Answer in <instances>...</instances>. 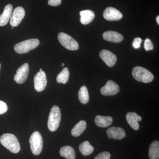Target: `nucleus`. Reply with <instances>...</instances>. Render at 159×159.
Wrapping results in <instances>:
<instances>
[{"instance_id":"1","label":"nucleus","mask_w":159,"mask_h":159,"mask_svg":"<svg viewBox=\"0 0 159 159\" xmlns=\"http://www.w3.org/2000/svg\"><path fill=\"white\" fill-rule=\"evenodd\" d=\"M0 143L13 153H17L20 150L19 142L16 137L11 134H5L0 137Z\"/></svg>"},{"instance_id":"2","label":"nucleus","mask_w":159,"mask_h":159,"mask_svg":"<svg viewBox=\"0 0 159 159\" xmlns=\"http://www.w3.org/2000/svg\"><path fill=\"white\" fill-rule=\"evenodd\" d=\"M61 119V113L59 107L54 105L51 109L49 114L48 125L49 130L55 131L59 127Z\"/></svg>"},{"instance_id":"3","label":"nucleus","mask_w":159,"mask_h":159,"mask_svg":"<svg viewBox=\"0 0 159 159\" xmlns=\"http://www.w3.org/2000/svg\"><path fill=\"white\" fill-rule=\"evenodd\" d=\"M133 77L136 80L143 83L152 82L154 79V76L151 72L141 66H136L133 69Z\"/></svg>"},{"instance_id":"4","label":"nucleus","mask_w":159,"mask_h":159,"mask_svg":"<svg viewBox=\"0 0 159 159\" xmlns=\"http://www.w3.org/2000/svg\"><path fill=\"white\" fill-rule=\"evenodd\" d=\"M39 44V40L37 39L26 40L15 45L14 50L18 54H25L37 48Z\"/></svg>"},{"instance_id":"5","label":"nucleus","mask_w":159,"mask_h":159,"mask_svg":"<svg viewBox=\"0 0 159 159\" xmlns=\"http://www.w3.org/2000/svg\"><path fill=\"white\" fill-rule=\"evenodd\" d=\"M29 142L32 153L36 156L40 154L43 149V140L39 132H34L31 134L29 139Z\"/></svg>"},{"instance_id":"6","label":"nucleus","mask_w":159,"mask_h":159,"mask_svg":"<svg viewBox=\"0 0 159 159\" xmlns=\"http://www.w3.org/2000/svg\"><path fill=\"white\" fill-rule=\"evenodd\" d=\"M58 39L61 45L70 51H76L79 48L78 43L69 34L60 32L58 34Z\"/></svg>"},{"instance_id":"7","label":"nucleus","mask_w":159,"mask_h":159,"mask_svg":"<svg viewBox=\"0 0 159 159\" xmlns=\"http://www.w3.org/2000/svg\"><path fill=\"white\" fill-rule=\"evenodd\" d=\"M34 80V89L37 92H42L45 89L48 81L46 74L43 71H39L35 74Z\"/></svg>"},{"instance_id":"8","label":"nucleus","mask_w":159,"mask_h":159,"mask_svg":"<svg viewBox=\"0 0 159 159\" xmlns=\"http://www.w3.org/2000/svg\"><path fill=\"white\" fill-rule=\"evenodd\" d=\"M29 67L27 63L24 64L19 68L16 74L14 76V80L19 84H21L26 81L29 76Z\"/></svg>"},{"instance_id":"9","label":"nucleus","mask_w":159,"mask_h":159,"mask_svg":"<svg viewBox=\"0 0 159 159\" xmlns=\"http://www.w3.org/2000/svg\"><path fill=\"white\" fill-rule=\"evenodd\" d=\"M119 92L118 84L113 80H108L106 85L100 89V93L103 96H114Z\"/></svg>"},{"instance_id":"10","label":"nucleus","mask_w":159,"mask_h":159,"mask_svg":"<svg viewBox=\"0 0 159 159\" xmlns=\"http://www.w3.org/2000/svg\"><path fill=\"white\" fill-rule=\"evenodd\" d=\"M25 10L22 7H17L16 8L11 14L10 18V25L12 27H17L20 25L23 18L25 17Z\"/></svg>"},{"instance_id":"11","label":"nucleus","mask_w":159,"mask_h":159,"mask_svg":"<svg viewBox=\"0 0 159 159\" xmlns=\"http://www.w3.org/2000/svg\"><path fill=\"white\" fill-rule=\"evenodd\" d=\"M103 16L105 19L109 21L119 20L122 17V13L118 9L113 7H108L106 9Z\"/></svg>"},{"instance_id":"12","label":"nucleus","mask_w":159,"mask_h":159,"mask_svg":"<svg viewBox=\"0 0 159 159\" xmlns=\"http://www.w3.org/2000/svg\"><path fill=\"white\" fill-rule=\"evenodd\" d=\"M99 56L107 65L109 67H112L116 62V56L110 51L103 50L99 53Z\"/></svg>"},{"instance_id":"13","label":"nucleus","mask_w":159,"mask_h":159,"mask_svg":"<svg viewBox=\"0 0 159 159\" xmlns=\"http://www.w3.org/2000/svg\"><path fill=\"white\" fill-rule=\"evenodd\" d=\"M107 136L110 139L121 140L125 137V132L124 129L119 127H112L107 131Z\"/></svg>"},{"instance_id":"14","label":"nucleus","mask_w":159,"mask_h":159,"mask_svg":"<svg viewBox=\"0 0 159 159\" xmlns=\"http://www.w3.org/2000/svg\"><path fill=\"white\" fill-rule=\"evenodd\" d=\"M126 120L131 127L134 130L139 129V125L138 122L142 120V117L135 112H129L126 115Z\"/></svg>"},{"instance_id":"15","label":"nucleus","mask_w":159,"mask_h":159,"mask_svg":"<svg viewBox=\"0 0 159 159\" xmlns=\"http://www.w3.org/2000/svg\"><path fill=\"white\" fill-rule=\"evenodd\" d=\"M103 39L111 42L119 43L123 39V36L116 31H106L102 35Z\"/></svg>"},{"instance_id":"16","label":"nucleus","mask_w":159,"mask_h":159,"mask_svg":"<svg viewBox=\"0 0 159 159\" xmlns=\"http://www.w3.org/2000/svg\"><path fill=\"white\" fill-rule=\"evenodd\" d=\"M12 6L11 4H8L6 6L2 14L0 15V26L6 25L12 14Z\"/></svg>"},{"instance_id":"17","label":"nucleus","mask_w":159,"mask_h":159,"mask_svg":"<svg viewBox=\"0 0 159 159\" xmlns=\"http://www.w3.org/2000/svg\"><path fill=\"white\" fill-rule=\"evenodd\" d=\"M80 21L84 25H88L93 20L95 13L91 10H83L80 12Z\"/></svg>"},{"instance_id":"18","label":"nucleus","mask_w":159,"mask_h":159,"mask_svg":"<svg viewBox=\"0 0 159 159\" xmlns=\"http://www.w3.org/2000/svg\"><path fill=\"white\" fill-rule=\"evenodd\" d=\"M95 122L97 126L104 128L111 125L113 122V119L111 116H97L95 117Z\"/></svg>"},{"instance_id":"19","label":"nucleus","mask_w":159,"mask_h":159,"mask_svg":"<svg viewBox=\"0 0 159 159\" xmlns=\"http://www.w3.org/2000/svg\"><path fill=\"white\" fill-rule=\"evenodd\" d=\"M60 154L66 159H75L76 158L75 150L71 146L68 145H66L61 148Z\"/></svg>"},{"instance_id":"20","label":"nucleus","mask_w":159,"mask_h":159,"mask_svg":"<svg viewBox=\"0 0 159 159\" xmlns=\"http://www.w3.org/2000/svg\"><path fill=\"white\" fill-rule=\"evenodd\" d=\"M86 126V122L84 120H81L72 129L71 134L74 137L80 136L85 130Z\"/></svg>"},{"instance_id":"21","label":"nucleus","mask_w":159,"mask_h":159,"mask_svg":"<svg viewBox=\"0 0 159 159\" xmlns=\"http://www.w3.org/2000/svg\"><path fill=\"white\" fill-rule=\"evenodd\" d=\"M148 155L150 159H159V142L158 141H153L149 146Z\"/></svg>"},{"instance_id":"22","label":"nucleus","mask_w":159,"mask_h":159,"mask_svg":"<svg viewBox=\"0 0 159 159\" xmlns=\"http://www.w3.org/2000/svg\"><path fill=\"white\" fill-rule=\"evenodd\" d=\"M79 149L81 154L84 156H89L93 153L94 148L92 146L88 141H85L82 142L79 145Z\"/></svg>"},{"instance_id":"23","label":"nucleus","mask_w":159,"mask_h":159,"mask_svg":"<svg viewBox=\"0 0 159 159\" xmlns=\"http://www.w3.org/2000/svg\"><path fill=\"white\" fill-rule=\"evenodd\" d=\"M78 98L82 104H86L89 100V96L87 88L85 86H83L80 89L78 92Z\"/></svg>"},{"instance_id":"24","label":"nucleus","mask_w":159,"mask_h":159,"mask_svg":"<svg viewBox=\"0 0 159 159\" xmlns=\"http://www.w3.org/2000/svg\"><path fill=\"white\" fill-rule=\"evenodd\" d=\"M70 77V72L68 68H64L58 74L57 77V82L58 83L65 84L68 81Z\"/></svg>"},{"instance_id":"25","label":"nucleus","mask_w":159,"mask_h":159,"mask_svg":"<svg viewBox=\"0 0 159 159\" xmlns=\"http://www.w3.org/2000/svg\"><path fill=\"white\" fill-rule=\"evenodd\" d=\"M144 47L146 51H150L153 49V43L151 40L148 38L145 39L144 42Z\"/></svg>"},{"instance_id":"26","label":"nucleus","mask_w":159,"mask_h":159,"mask_svg":"<svg viewBox=\"0 0 159 159\" xmlns=\"http://www.w3.org/2000/svg\"><path fill=\"white\" fill-rule=\"evenodd\" d=\"M110 153L107 152H103L97 155L94 159H110Z\"/></svg>"},{"instance_id":"27","label":"nucleus","mask_w":159,"mask_h":159,"mask_svg":"<svg viewBox=\"0 0 159 159\" xmlns=\"http://www.w3.org/2000/svg\"><path fill=\"white\" fill-rule=\"evenodd\" d=\"M142 40L140 38H136L134 40L133 43V47L134 48L139 49L141 47V44L142 43Z\"/></svg>"},{"instance_id":"28","label":"nucleus","mask_w":159,"mask_h":159,"mask_svg":"<svg viewBox=\"0 0 159 159\" xmlns=\"http://www.w3.org/2000/svg\"><path fill=\"white\" fill-rule=\"evenodd\" d=\"M8 110V106L6 102L0 100V115L5 113Z\"/></svg>"},{"instance_id":"29","label":"nucleus","mask_w":159,"mask_h":159,"mask_svg":"<svg viewBox=\"0 0 159 159\" xmlns=\"http://www.w3.org/2000/svg\"><path fill=\"white\" fill-rule=\"evenodd\" d=\"M61 0H48L49 5L52 6H57L61 5Z\"/></svg>"},{"instance_id":"30","label":"nucleus","mask_w":159,"mask_h":159,"mask_svg":"<svg viewBox=\"0 0 159 159\" xmlns=\"http://www.w3.org/2000/svg\"><path fill=\"white\" fill-rule=\"evenodd\" d=\"M157 22L158 24H159V16H158L156 18Z\"/></svg>"},{"instance_id":"31","label":"nucleus","mask_w":159,"mask_h":159,"mask_svg":"<svg viewBox=\"0 0 159 159\" xmlns=\"http://www.w3.org/2000/svg\"><path fill=\"white\" fill-rule=\"evenodd\" d=\"M61 66H65L64 63H63L61 64Z\"/></svg>"},{"instance_id":"32","label":"nucleus","mask_w":159,"mask_h":159,"mask_svg":"<svg viewBox=\"0 0 159 159\" xmlns=\"http://www.w3.org/2000/svg\"><path fill=\"white\" fill-rule=\"evenodd\" d=\"M43 71L42 69H40L39 72H41V71Z\"/></svg>"},{"instance_id":"33","label":"nucleus","mask_w":159,"mask_h":159,"mask_svg":"<svg viewBox=\"0 0 159 159\" xmlns=\"http://www.w3.org/2000/svg\"><path fill=\"white\" fill-rule=\"evenodd\" d=\"M1 64H0V70H1Z\"/></svg>"},{"instance_id":"34","label":"nucleus","mask_w":159,"mask_h":159,"mask_svg":"<svg viewBox=\"0 0 159 159\" xmlns=\"http://www.w3.org/2000/svg\"><path fill=\"white\" fill-rule=\"evenodd\" d=\"M11 29H13V27H12V28H11Z\"/></svg>"}]
</instances>
